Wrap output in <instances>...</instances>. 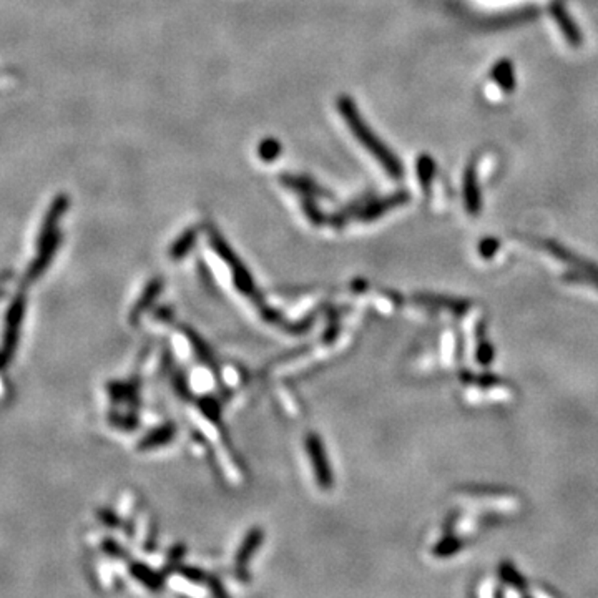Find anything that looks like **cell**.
Segmentation results:
<instances>
[{
    "label": "cell",
    "instance_id": "obj_11",
    "mask_svg": "<svg viewBox=\"0 0 598 598\" xmlns=\"http://www.w3.org/2000/svg\"><path fill=\"white\" fill-rule=\"evenodd\" d=\"M130 574H132L135 579L140 580L142 583H145V587L151 588V590H158L160 587H162V574H155L153 570L145 565H140V563H133L132 567H130Z\"/></svg>",
    "mask_w": 598,
    "mask_h": 598
},
{
    "label": "cell",
    "instance_id": "obj_13",
    "mask_svg": "<svg viewBox=\"0 0 598 598\" xmlns=\"http://www.w3.org/2000/svg\"><path fill=\"white\" fill-rule=\"evenodd\" d=\"M554 15H555V19L558 20V24L563 25L562 31L565 32V35L568 37V39H570L568 42H570V44H574V45L579 44V32L575 31L574 25H572V27H570V20H568L567 14H565V12H563V8L562 7H555L554 8Z\"/></svg>",
    "mask_w": 598,
    "mask_h": 598
},
{
    "label": "cell",
    "instance_id": "obj_5",
    "mask_svg": "<svg viewBox=\"0 0 598 598\" xmlns=\"http://www.w3.org/2000/svg\"><path fill=\"white\" fill-rule=\"evenodd\" d=\"M263 537H264L263 536V530L258 529V527H255V529H251L250 532L246 533V537L243 538L241 547H239V549H238L237 560H234V562H237L238 574H244V572H246L248 563H250V560L253 558V555H255L256 552H258L261 542H263Z\"/></svg>",
    "mask_w": 598,
    "mask_h": 598
},
{
    "label": "cell",
    "instance_id": "obj_2",
    "mask_svg": "<svg viewBox=\"0 0 598 598\" xmlns=\"http://www.w3.org/2000/svg\"><path fill=\"white\" fill-rule=\"evenodd\" d=\"M208 238H210V244L216 250L218 255H220V258L223 261H226V263L231 266L237 288L243 294H246V296H251V298L255 296V283H253L250 273H248V269L244 268V264L238 259V256L234 255L233 250H231L230 244L223 239V237L218 233L214 226H208Z\"/></svg>",
    "mask_w": 598,
    "mask_h": 598
},
{
    "label": "cell",
    "instance_id": "obj_10",
    "mask_svg": "<svg viewBox=\"0 0 598 598\" xmlns=\"http://www.w3.org/2000/svg\"><path fill=\"white\" fill-rule=\"evenodd\" d=\"M195 243H196V230L189 228L187 231H183V233L178 237V239L171 244L170 258L175 261L185 258V256L191 251V248L195 246Z\"/></svg>",
    "mask_w": 598,
    "mask_h": 598
},
{
    "label": "cell",
    "instance_id": "obj_3",
    "mask_svg": "<svg viewBox=\"0 0 598 598\" xmlns=\"http://www.w3.org/2000/svg\"><path fill=\"white\" fill-rule=\"evenodd\" d=\"M25 296L19 294L14 301H12L10 307H8L7 316H6V327H3V341H2V349H0V369H3L10 362V357L14 356L17 343H19L20 336V326H22V319L25 314Z\"/></svg>",
    "mask_w": 598,
    "mask_h": 598
},
{
    "label": "cell",
    "instance_id": "obj_14",
    "mask_svg": "<svg viewBox=\"0 0 598 598\" xmlns=\"http://www.w3.org/2000/svg\"><path fill=\"white\" fill-rule=\"evenodd\" d=\"M258 153L263 162H273L281 153V143L273 140V138H268V140L261 142Z\"/></svg>",
    "mask_w": 598,
    "mask_h": 598
},
{
    "label": "cell",
    "instance_id": "obj_12",
    "mask_svg": "<svg viewBox=\"0 0 598 598\" xmlns=\"http://www.w3.org/2000/svg\"><path fill=\"white\" fill-rule=\"evenodd\" d=\"M57 244H58V239L55 238L52 243H50V246H49L47 251L40 253L39 258L33 261L32 268L28 269V273H27V276H25V280H27V281H35L37 277H39L42 275V273H44L45 269H47V266L50 264V261H52L53 253H55V250H57Z\"/></svg>",
    "mask_w": 598,
    "mask_h": 598
},
{
    "label": "cell",
    "instance_id": "obj_1",
    "mask_svg": "<svg viewBox=\"0 0 598 598\" xmlns=\"http://www.w3.org/2000/svg\"><path fill=\"white\" fill-rule=\"evenodd\" d=\"M338 108L344 121L349 125L351 132L354 133V137L366 146V150L370 151L377 158V162L384 166L387 173L393 178H402V165L399 163V160L386 148L384 143L379 140L376 135L370 132L369 126L364 123L359 112H357L354 102L349 96H339Z\"/></svg>",
    "mask_w": 598,
    "mask_h": 598
},
{
    "label": "cell",
    "instance_id": "obj_4",
    "mask_svg": "<svg viewBox=\"0 0 598 598\" xmlns=\"http://www.w3.org/2000/svg\"><path fill=\"white\" fill-rule=\"evenodd\" d=\"M306 447H307V454H309L311 464H313V470L318 484L323 488H331L332 484H334V479H332L331 467H330V462H327V456H326V450H324L321 437H318L316 434H309L306 439Z\"/></svg>",
    "mask_w": 598,
    "mask_h": 598
},
{
    "label": "cell",
    "instance_id": "obj_8",
    "mask_svg": "<svg viewBox=\"0 0 598 598\" xmlns=\"http://www.w3.org/2000/svg\"><path fill=\"white\" fill-rule=\"evenodd\" d=\"M173 436H175V425L166 424L163 425V427L155 429V431H151L148 436L143 437L140 444H138V449L148 450V449L160 447V445L168 444V442L173 439Z\"/></svg>",
    "mask_w": 598,
    "mask_h": 598
},
{
    "label": "cell",
    "instance_id": "obj_19",
    "mask_svg": "<svg viewBox=\"0 0 598 598\" xmlns=\"http://www.w3.org/2000/svg\"><path fill=\"white\" fill-rule=\"evenodd\" d=\"M113 519H117V517L113 515V513L110 511L100 512V520H102L105 525H115L117 520H113Z\"/></svg>",
    "mask_w": 598,
    "mask_h": 598
},
{
    "label": "cell",
    "instance_id": "obj_7",
    "mask_svg": "<svg viewBox=\"0 0 598 598\" xmlns=\"http://www.w3.org/2000/svg\"><path fill=\"white\" fill-rule=\"evenodd\" d=\"M283 183L288 188L296 189V191L302 193V195L307 196H330V193L324 191L321 187H318V185L314 183L313 180L306 178V176H293V175H284Z\"/></svg>",
    "mask_w": 598,
    "mask_h": 598
},
{
    "label": "cell",
    "instance_id": "obj_17",
    "mask_svg": "<svg viewBox=\"0 0 598 598\" xmlns=\"http://www.w3.org/2000/svg\"><path fill=\"white\" fill-rule=\"evenodd\" d=\"M495 75H497V80H499L502 85L511 87L512 70H511V65H509V63H505V65H499V69L495 70Z\"/></svg>",
    "mask_w": 598,
    "mask_h": 598
},
{
    "label": "cell",
    "instance_id": "obj_18",
    "mask_svg": "<svg viewBox=\"0 0 598 598\" xmlns=\"http://www.w3.org/2000/svg\"><path fill=\"white\" fill-rule=\"evenodd\" d=\"M183 575L187 576V579L193 580V582H200V580L205 579V575L201 574V570H196V568H185Z\"/></svg>",
    "mask_w": 598,
    "mask_h": 598
},
{
    "label": "cell",
    "instance_id": "obj_15",
    "mask_svg": "<svg viewBox=\"0 0 598 598\" xmlns=\"http://www.w3.org/2000/svg\"><path fill=\"white\" fill-rule=\"evenodd\" d=\"M301 203H302V208H305L306 216L309 218V220L313 221L314 225H319V223L324 221V216H323L321 210H319V206L316 205V201L313 200V196L302 195Z\"/></svg>",
    "mask_w": 598,
    "mask_h": 598
},
{
    "label": "cell",
    "instance_id": "obj_9",
    "mask_svg": "<svg viewBox=\"0 0 598 598\" xmlns=\"http://www.w3.org/2000/svg\"><path fill=\"white\" fill-rule=\"evenodd\" d=\"M406 200H407V195H394L393 198H387L386 201H381V203H373L366 206V208L361 212V214H357V216L364 221L376 220L379 214L384 213V210L387 212L389 208H394V206L404 203Z\"/></svg>",
    "mask_w": 598,
    "mask_h": 598
},
{
    "label": "cell",
    "instance_id": "obj_6",
    "mask_svg": "<svg viewBox=\"0 0 598 598\" xmlns=\"http://www.w3.org/2000/svg\"><path fill=\"white\" fill-rule=\"evenodd\" d=\"M162 288H163L162 277H155V280L150 281L148 286L145 288V291H143L140 298H138L137 305L133 306L132 313H130V323L137 324L138 321H140L142 316L145 314V311L151 306V302H153L155 299H157L158 294L162 293Z\"/></svg>",
    "mask_w": 598,
    "mask_h": 598
},
{
    "label": "cell",
    "instance_id": "obj_16",
    "mask_svg": "<svg viewBox=\"0 0 598 598\" xmlns=\"http://www.w3.org/2000/svg\"><path fill=\"white\" fill-rule=\"evenodd\" d=\"M418 170H419V178H420V183H422V187L424 188L429 187V183H431V178H432V171H434V165H432L431 158L420 157Z\"/></svg>",
    "mask_w": 598,
    "mask_h": 598
}]
</instances>
